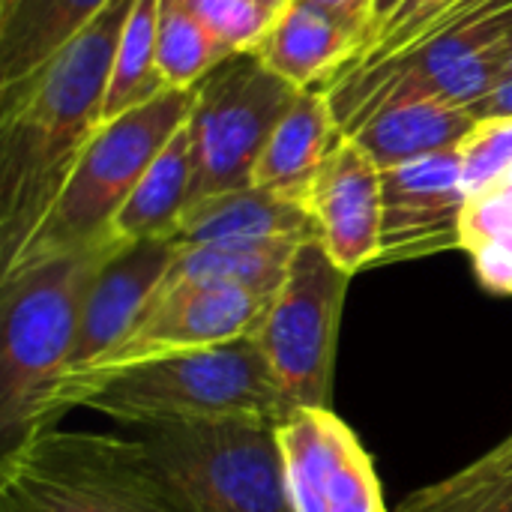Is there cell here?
Masks as SVG:
<instances>
[{
	"mask_svg": "<svg viewBox=\"0 0 512 512\" xmlns=\"http://www.w3.org/2000/svg\"><path fill=\"white\" fill-rule=\"evenodd\" d=\"M450 3H456V0H402V6L384 21V27L375 33V39H372V45L348 66V69H342L339 75H348V72H360V69H369V66H375V63H381V60H387V57H393L426 21H432L441 9H447ZM336 75V78H339Z\"/></svg>",
	"mask_w": 512,
	"mask_h": 512,
	"instance_id": "obj_26",
	"label": "cell"
},
{
	"mask_svg": "<svg viewBox=\"0 0 512 512\" xmlns=\"http://www.w3.org/2000/svg\"><path fill=\"white\" fill-rule=\"evenodd\" d=\"M135 0H114L33 75L0 87V270L36 234L105 123L120 33Z\"/></svg>",
	"mask_w": 512,
	"mask_h": 512,
	"instance_id": "obj_1",
	"label": "cell"
},
{
	"mask_svg": "<svg viewBox=\"0 0 512 512\" xmlns=\"http://www.w3.org/2000/svg\"><path fill=\"white\" fill-rule=\"evenodd\" d=\"M303 204L318 225L321 246L348 276L378 264L384 213L381 168L351 135H342L333 147Z\"/></svg>",
	"mask_w": 512,
	"mask_h": 512,
	"instance_id": "obj_12",
	"label": "cell"
},
{
	"mask_svg": "<svg viewBox=\"0 0 512 512\" xmlns=\"http://www.w3.org/2000/svg\"><path fill=\"white\" fill-rule=\"evenodd\" d=\"M174 255L177 246L171 240H141V243H126L105 258V264L99 267V273L87 288L78 315L72 360L57 390L72 378L90 372L123 342V336L135 327L141 312L162 288ZM48 420H51V405H48Z\"/></svg>",
	"mask_w": 512,
	"mask_h": 512,
	"instance_id": "obj_11",
	"label": "cell"
},
{
	"mask_svg": "<svg viewBox=\"0 0 512 512\" xmlns=\"http://www.w3.org/2000/svg\"><path fill=\"white\" fill-rule=\"evenodd\" d=\"M342 126L330 108L324 87H306L276 123L258 165L252 186L303 201L315 174L342 141Z\"/></svg>",
	"mask_w": 512,
	"mask_h": 512,
	"instance_id": "obj_15",
	"label": "cell"
},
{
	"mask_svg": "<svg viewBox=\"0 0 512 512\" xmlns=\"http://www.w3.org/2000/svg\"><path fill=\"white\" fill-rule=\"evenodd\" d=\"M309 3L315 9H324L336 18H345L351 24L366 27V45H369V27H372V15H375V0H300Z\"/></svg>",
	"mask_w": 512,
	"mask_h": 512,
	"instance_id": "obj_28",
	"label": "cell"
},
{
	"mask_svg": "<svg viewBox=\"0 0 512 512\" xmlns=\"http://www.w3.org/2000/svg\"><path fill=\"white\" fill-rule=\"evenodd\" d=\"M303 243H219L177 249L162 288L174 285H231L261 297H273L285 282L291 261Z\"/></svg>",
	"mask_w": 512,
	"mask_h": 512,
	"instance_id": "obj_20",
	"label": "cell"
},
{
	"mask_svg": "<svg viewBox=\"0 0 512 512\" xmlns=\"http://www.w3.org/2000/svg\"><path fill=\"white\" fill-rule=\"evenodd\" d=\"M399 6H402V0H375V15H372V27H369V45H372L375 33L384 27V21H387ZM369 45H366V48H369Z\"/></svg>",
	"mask_w": 512,
	"mask_h": 512,
	"instance_id": "obj_29",
	"label": "cell"
},
{
	"mask_svg": "<svg viewBox=\"0 0 512 512\" xmlns=\"http://www.w3.org/2000/svg\"><path fill=\"white\" fill-rule=\"evenodd\" d=\"M501 21H504V42L507 45H512V6L501 15Z\"/></svg>",
	"mask_w": 512,
	"mask_h": 512,
	"instance_id": "obj_30",
	"label": "cell"
},
{
	"mask_svg": "<svg viewBox=\"0 0 512 512\" xmlns=\"http://www.w3.org/2000/svg\"><path fill=\"white\" fill-rule=\"evenodd\" d=\"M264 3H267V6H273V9H282V6H285L288 0H264Z\"/></svg>",
	"mask_w": 512,
	"mask_h": 512,
	"instance_id": "obj_31",
	"label": "cell"
},
{
	"mask_svg": "<svg viewBox=\"0 0 512 512\" xmlns=\"http://www.w3.org/2000/svg\"><path fill=\"white\" fill-rule=\"evenodd\" d=\"M192 108L195 90L168 87L153 102L105 120L81 153L36 234L27 240L21 255L6 270H0V276L54 255L117 243L111 240L114 219L162 147L189 123Z\"/></svg>",
	"mask_w": 512,
	"mask_h": 512,
	"instance_id": "obj_5",
	"label": "cell"
},
{
	"mask_svg": "<svg viewBox=\"0 0 512 512\" xmlns=\"http://www.w3.org/2000/svg\"><path fill=\"white\" fill-rule=\"evenodd\" d=\"M309 243L321 240L318 225L303 201L276 195L261 186L222 192L186 207L171 243L186 246H219V243Z\"/></svg>",
	"mask_w": 512,
	"mask_h": 512,
	"instance_id": "obj_13",
	"label": "cell"
},
{
	"mask_svg": "<svg viewBox=\"0 0 512 512\" xmlns=\"http://www.w3.org/2000/svg\"><path fill=\"white\" fill-rule=\"evenodd\" d=\"M156 36H159V0H135L114 51L105 120L141 108L168 90L159 72Z\"/></svg>",
	"mask_w": 512,
	"mask_h": 512,
	"instance_id": "obj_22",
	"label": "cell"
},
{
	"mask_svg": "<svg viewBox=\"0 0 512 512\" xmlns=\"http://www.w3.org/2000/svg\"><path fill=\"white\" fill-rule=\"evenodd\" d=\"M468 198L512 165V117H483L459 147Z\"/></svg>",
	"mask_w": 512,
	"mask_h": 512,
	"instance_id": "obj_25",
	"label": "cell"
},
{
	"mask_svg": "<svg viewBox=\"0 0 512 512\" xmlns=\"http://www.w3.org/2000/svg\"><path fill=\"white\" fill-rule=\"evenodd\" d=\"M381 204L378 264L417 261L462 249L468 189L459 150L384 168Z\"/></svg>",
	"mask_w": 512,
	"mask_h": 512,
	"instance_id": "obj_10",
	"label": "cell"
},
{
	"mask_svg": "<svg viewBox=\"0 0 512 512\" xmlns=\"http://www.w3.org/2000/svg\"><path fill=\"white\" fill-rule=\"evenodd\" d=\"M114 0H0V87L33 75Z\"/></svg>",
	"mask_w": 512,
	"mask_h": 512,
	"instance_id": "obj_17",
	"label": "cell"
},
{
	"mask_svg": "<svg viewBox=\"0 0 512 512\" xmlns=\"http://www.w3.org/2000/svg\"><path fill=\"white\" fill-rule=\"evenodd\" d=\"M450 480L456 486H465V489H489V486H501V483H510L512 480V432L495 444L489 453H483L477 462L465 465L462 471L450 474Z\"/></svg>",
	"mask_w": 512,
	"mask_h": 512,
	"instance_id": "obj_27",
	"label": "cell"
},
{
	"mask_svg": "<svg viewBox=\"0 0 512 512\" xmlns=\"http://www.w3.org/2000/svg\"><path fill=\"white\" fill-rule=\"evenodd\" d=\"M276 441L294 512H327L348 447L357 441L333 408L291 411L276 423Z\"/></svg>",
	"mask_w": 512,
	"mask_h": 512,
	"instance_id": "obj_16",
	"label": "cell"
},
{
	"mask_svg": "<svg viewBox=\"0 0 512 512\" xmlns=\"http://www.w3.org/2000/svg\"><path fill=\"white\" fill-rule=\"evenodd\" d=\"M189 6L231 54H252L282 12L264 0H189Z\"/></svg>",
	"mask_w": 512,
	"mask_h": 512,
	"instance_id": "obj_24",
	"label": "cell"
},
{
	"mask_svg": "<svg viewBox=\"0 0 512 512\" xmlns=\"http://www.w3.org/2000/svg\"><path fill=\"white\" fill-rule=\"evenodd\" d=\"M270 297H261L246 288L231 285H174L159 288L150 306L141 312L135 327L123 336V342L90 372L63 384L51 399V426L75 408V396L84 384L99 375L138 366L147 360L204 351L249 339L264 315Z\"/></svg>",
	"mask_w": 512,
	"mask_h": 512,
	"instance_id": "obj_9",
	"label": "cell"
},
{
	"mask_svg": "<svg viewBox=\"0 0 512 512\" xmlns=\"http://www.w3.org/2000/svg\"><path fill=\"white\" fill-rule=\"evenodd\" d=\"M192 189V135L189 123L162 147L153 159L120 216L111 225V240L141 243V240H171Z\"/></svg>",
	"mask_w": 512,
	"mask_h": 512,
	"instance_id": "obj_19",
	"label": "cell"
},
{
	"mask_svg": "<svg viewBox=\"0 0 512 512\" xmlns=\"http://www.w3.org/2000/svg\"><path fill=\"white\" fill-rule=\"evenodd\" d=\"M186 512H294L276 423H201L141 435Z\"/></svg>",
	"mask_w": 512,
	"mask_h": 512,
	"instance_id": "obj_7",
	"label": "cell"
},
{
	"mask_svg": "<svg viewBox=\"0 0 512 512\" xmlns=\"http://www.w3.org/2000/svg\"><path fill=\"white\" fill-rule=\"evenodd\" d=\"M366 51V27L336 18L300 0H288L273 27L252 51L270 72L294 87L333 81Z\"/></svg>",
	"mask_w": 512,
	"mask_h": 512,
	"instance_id": "obj_14",
	"label": "cell"
},
{
	"mask_svg": "<svg viewBox=\"0 0 512 512\" xmlns=\"http://www.w3.org/2000/svg\"><path fill=\"white\" fill-rule=\"evenodd\" d=\"M156 57L168 87L195 90L234 54L213 36V30L198 18L189 0H159Z\"/></svg>",
	"mask_w": 512,
	"mask_h": 512,
	"instance_id": "obj_23",
	"label": "cell"
},
{
	"mask_svg": "<svg viewBox=\"0 0 512 512\" xmlns=\"http://www.w3.org/2000/svg\"><path fill=\"white\" fill-rule=\"evenodd\" d=\"M474 126L477 117L468 108L423 99V102H402V105L381 108L348 135L384 171L423 156L459 150Z\"/></svg>",
	"mask_w": 512,
	"mask_h": 512,
	"instance_id": "obj_18",
	"label": "cell"
},
{
	"mask_svg": "<svg viewBox=\"0 0 512 512\" xmlns=\"http://www.w3.org/2000/svg\"><path fill=\"white\" fill-rule=\"evenodd\" d=\"M75 408L144 432L201 423H279L285 417L252 339L99 375L78 390Z\"/></svg>",
	"mask_w": 512,
	"mask_h": 512,
	"instance_id": "obj_3",
	"label": "cell"
},
{
	"mask_svg": "<svg viewBox=\"0 0 512 512\" xmlns=\"http://www.w3.org/2000/svg\"><path fill=\"white\" fill-rule=\"evenodd\" d=\"M120 246L102 243L0 276V453L54 429L48 405L69 369L87 288Z\"/></svg>",
	"mask_w": 512,
	"mask_h": 512,
	"instance_id": "obj_2",
	"label": "cell"
},
{
	"mask_svg": "<svg viewBox=\"0 0 512 512\" xmlns=\"http://www.w3.org/2000/svg\"><path fill=\"white\" fill-rule=\"evenodd\" d=\"M351 276L327 255L321 240L297 249L279 291L249 336L261 351L282 414L333 408L342 309Z\"/></svg>",
	"mask_w": 512,
	"mask_h": 512,
	"instance_id": "obj_6",
	"label": "cell"
},
{
	"mask_svg": "<svg viewBox=\"0 0 512 512\" xmlns=\"http://www.w3.org/2000/svg\"><path fill=\"white\" fill-rule=\"evenodd\" d=\"M462 252L486 291L512 297V165L468 198Z\"/></svg>",
	"mask_w": 512,
	"mask_h": 512,
	"instance_id": "obj_21",
	"label": "cell"
},
{
	"mask_svg": "<svg viewBox=\"0 0 512 512\" xmlns=\"http://www.w3.org/2000/svg\"><path fill=\"white\" fill-rule=\"evenodd\" d=\"M0 512H186L141 438L42 429L0 453Z\"/></svg>",
	"mask_w": 512,
	"mask_h": 512,
	"instance_id": "obj_4",
	"label": "cell"
},
{
	"mask_svg": "<svg viewBox=\"0 0 512 512\" xmlns=\"http://www.w3.org/2000/svg\"><path fill=\"white\" fill-rule=\"evenodd\" d=\"M297 93L300 87L270 72L255 54L228 57L195 87L189 207L252 186L255 165Z\"/></svg>",
	"mask_w": 512,
	"mask_h": 512,
	"instance_id": "obj_8",
	"label": "cell"
}]
</instances>
